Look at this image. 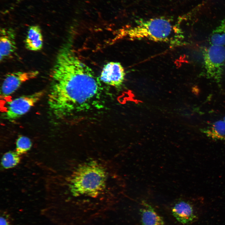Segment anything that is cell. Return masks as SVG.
Listing matches in <instances>:
<instances>
[{
    "label": "cell",
    "instance_id": "cell-1",
    "mask_svg": "<svg viewBox=\"0 0 225 225\" xmlns=\"http://www.w3.org/2000/svg\"><path fill=\"white\" fill-rule=\"evenodd\" d=\"M50 77L48 103L50 115L57 121L88 108L101 91L99 80L70 44L58 52Z\"/></svg>",
    "mask_w": 225,
    "mask_h": 225
},
{
    "label": "cell",
    "instance_id": "cell-2",
    "mask_svg": "<svg viewBox=\"0 0 225 225\" xmlns=\"http://www.w3.org/2000/svg\"><path fill=\"white\" fill-rule=\"evenodd\" d=\"M136 22L135 26L123 30L124 35L132 39H145L176 44L183 37L180 28L165 18L140 19Z\"/></svg>",
    "mask_w": 225,
    "mask_h": 225
},
{
    "label": "cell",
    "instance_id": "cell-3",
    "mask_svg": "<svg viewBox=\"0 0 225 225\" xmlns=\"http://www.w3.org/2000/svg\"><path fill=\"white\" fill-rule=\"evenodd\" d=\"M106 173L102 166L95 161L80 165L73 173L69 181L71 192L75 196L96 197L104 189Z\"/></svg>",
    "mask_w": 225,
    "mask_h": 225
},
{
    "label": "cell",
    "instance_id": "cell-4",
    "mask_svg": "<svg viewBox=\"0 0 225 225\" xmlns=\"http://www.w3.org/2000/svg\"><path fill=\"white\" fill-rule=\"evenodd\" d=\"M45 93L44 91H39L8 102L2 118L9 121L18 118L27 113L42 98Z\"/></svg>",
    "mask_w": 225,
    "mask_h": 225
},
{
    "label": "cell",
    "instance_id": "cell-5",
    "mask_svg": "<svg viewBox=\"0 0 225 225\" xmlns=\"http://www.w3.org/2000/svg\"><path fill=\"white\" fill-rule=\"evenodd\" d=\"M204 61L207 77L219 82L225 61L224 47L211 45L204 53Z\"/></svg>",
    "mask_w": 225,
    "mask_h": 225
},
{
    "label": "cell",
    "instance_id": "cell-6",
    "mask_svg": "<svg viewBox=\"0 0 225 225\" xmlns=\"http://www.w3.org/2000/svg\"><path fill=\"white\" fill-rule=\"evenodd\" d=\"M38 71H18L10 73L4 77L1 88V97L5 98L14 93L24 82L37 77Z\"/></svg>",
    "mask_w": 225,
    "mask_h": 225
},
{
    "label": "cell",
    "instance_id": "cell-7",
    "mask_svg": "<svg viewBox=\"0 0 225 225\" xmlns=\"http://www.w3.org/2000/svg\"><path fill=\"white\" fill-rule=\"evenodd\" d=\"M125 73L124 69L120 62H111L103 67L100 80L108 85L119 87L123 83Z\"/></svg>",
    "mask_w": 225,
    "mask_h": 225
},
{
    "label": "cell",
    "instance_id": "cell-8",
    "mask_svg": "<svg viewBox=\"0 0 225 225\" xmlns=\"http://www.w3.org/2000/svg\"><path fill=\"white\" fill-rule=\"evenodd\" d=\"M171 211L175 219L183 224H190L197 218L192 206L188 202H178L173 206Z\"/></svg>",
    "mask_w": 225,
    "mask_h": 225
},
{
    "label": "cell",
    "instance_id": "cell-9",
    "mask_svg": "<svg viewBox=\"0 0 225 225\" xmlns=\"http://www.w3.org/2000/svg\"><path fill=\"white\" fill-rule=\"evenodd\" d=\"M16 49L15 33L10 29L0 30V61L10 57Z\"/></svg>",
    "mask_w": 225,
    "mask_h": 225
},
{
    "label": "cell",
    "instance_id": "cell-10",
    "mask_svg": "<svg viewBox=\"0 0 225 225\" xmlns=\"http://www.w3.org/2000/svg\"><path fill=\"white\" fill-rule=\"evenodd\" d=\"M25 43L26 48L29 50L37 51L42 49L43 38L41 30L38 26L32 25L29 28Z\"/></svg>",
    "mask_w": 225,
    "mask_h": 225
},
{
    "label": "cell",
    "instance_id": "cell-11",
    "mask_svg": "<svg viewBox=\"0 0 225 225\" xmlns=\"http://www.w3.org/2000/svg\"><path fill=\"white\" fill-rule=\"evenodd\" d=\"M143 208L140 210L142 225H165L162 217L150 205L143 202Z\"/></svg>",
    "mask_w": 225,
    "mask_h": 225
},
{
    "label": "cell",
    "instance_id": "cell-12",
    "mask_svg": "<svg viewBox=\"0 0 225 225\" xmlns=\"http://www.w3.org/2000/svg\"><path fill=\"white\" fill-rule=\"evenodd\" d=\"M208 137L215 140L225 139V122L224 120L217 121L210 126L201 129Z\"/></svg>",
    "mask_w": 225,
    "mask_h": 225
},
{
    "label": "cell",
    "instance_id": "cell-13",
    "mask_svg": "<svg viewBox=\"0 0 225 225\" xmlns=\"http://www.w3.org/2000/svg\"><path fill=\"white\" fill-rule=\"evenodd\" d=\"M209 41L211 45H225V18L213 31Z\"/></svg>",
    "mask_w": 225,
    "mask_h": 225
},
{
    "label": "cell",
    "instance_id": "cell-14",
    "mask_svg": "<svg viewBox=\"0 0 225 225\" xmlns=\"http://www.w3.org/2000/svg\"><path fill=\"white\" fill-rule=\"evenodd\" d=\"M20 160V155L16 151H9L3 155L1 160V164L5 169L10 168L17 165Z\"/></svg>",
    "mask_w": 225,
    "mask_h": 225
},
{
    "label": "cell",
    "instance_id": "cell-15",
    "mask_svg": "<svg viewBox=\"0 0 225 225\" xmlns=\"http://www.w3.org/2000/svg\"><path fill=\"white\" fill-rule=\"evenodd\" d=\"M16 145V152L20 155L25 153L30 149L32 143L28 138L21 136L17 140Z\"/></svg>",
    "mask_w": 225,
    "mask_h": 225
},
{
    "label": "cell",
    "instance_id": "cell-16",
    "mask_svg": "<svg viewBox=\"0 0 225 225\" xmlns=\"http://www.w3.org/2000/svg\"><path fill=\"white\" fill-rule=\"evenodd\" d=\"M0 222V225H11L8 219L3 216H1Z\"/></svg>",
    "mask_w": 225,
    "mask_h": 225
},
{
    "label": "cell",
    "instance_id": "cell-17",
    "mask_svg": "<svg viewBox=\"0 0 225 225\" xmlns=\"http://www.w3.org/2000/svg\"><path fill=\"white\" fill-rule=\"evenodd\" d=\"M223 120H224V121L225 122V116L224 117V118Z\"/></svg>",
    "mask_w": 225,
    "mask_h": 225
}]
</instances>
